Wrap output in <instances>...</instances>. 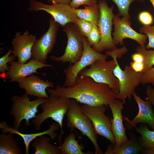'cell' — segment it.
<instances>
[{
    "mask_svg": "<svg viewBox=\"0 0 154 154\" xmlns=\"http://www.w3.org/2000/svg\"><path fill=\"white\" fill-rule=\"evenodd\" d=\"M46 90L50 95L73 99L78 103L92 106H106L117 99V94L108 85L96 82L87 76L79 75L71 86L58 85L54 88Z\"/></svg>",
    "mask_w": 154,
    "mask_h": 154,
    "instance_id": "obj_1",
    "label": "cell"
},
{
    "mask_svg": "<svg viewBox=\"0 0 154 154\" xmlns=\"http://www.w3.org/2000/svg\"><path fill=\"white\" fill-rule=\"evenodd\" d=\"M71 99L50 95L49 98H46L40 105L42 112L37 115L32 120L35 130L40 131L43 122L48 118H51L60 126L61 134L58 137L57 142L61 144L62 136L64 133L62 128L63 119Z\"/></svg>",
    "mask_w": 154,
    "mask_h": 154,
    "instance_id": "obj_2",
    "label": "cell"
},
{
    "mask_svg": "<svg viewBox=\"0 0 154 154\" xmlns=\"http://www.w3.org/2000/svg\"><path fill=\"white\" fill-rule=\"evenodd\" d=\"M66 116L67 127L72 131L74 128L78 129L92 142L94 147L95 154H103V152L98 145L97 134L91 121L82 112L80 106L74 99H71Z\"/></svg>",
    "mask_w": 154,
    "mask_h": 154,
    "instance_id": "obj_3",
    "label": "cell"
},
{
    "mask_svg": "<svg viewBox=\"0 0 154 154\" xmlns=\"http://www.w3.org/2000/svg\"><path fill=\"white\" fill-rule=\"evenodd\" d=\"M46 99L38 98L31 101L26 93L21 95H13L11 98L13 104L9 113V115L14 117L13 127L19 130L21 123L23 120H25V125L30 126V120L36 117L38 107Z\"/></svg>",
    "mask_w": 154,
    "mask_h": 154,
    "instance_id": "obj_4",
    "label": "cell"
},
{
    "mask_svg": "<svg viewBox=\"0 0 154 154\" xmlns=\"http://www.w3.org/2000/svg\"><path fill=\"white\" fill-rule=\"evenodd\" d=\"M111 60H98L93 62L88 68H85L80 73L79 76H89L96 82L108 85L117 94L119 90L118 79L114 73L116 66L117 58H113Z\"/></svg>",
    "mask_w": 154,
    "mask_h": 154,
    "instance_id": "obj_5",
    "label": "cell"
},
{
    "mask_svg": "<svg viewBox=\"0 0 154 154\" xmlns=\"http://www.w3.org/2000/svg\"><path fill=\"white\" fill-rule=\"evenodd\" d=\"M63 31L67 37V42L64 54L61 56H49L52 61L64 64L68 62L72 64L80 58L83 50L82 38L84 36L78 26L74 23H70L62 27Z\"/></svg>",
    "mask_w": 154,
    "mask_h": 154,
    "instance_id": "obj_6",
    "label": "cell"
},
{
    "mask_svg": "<svg viewBox=\"0 0 154 154\" xmlns=\"http://www.w3.org/2000/svg\"><path fill=\"white\" fill-rule=\"evenodd\" d=\"M98 4L100 11L98 26L101 38L99 42L92 46V48L102 53L104 51H111L117 48L114 44L111 34L115 16L113 13L114 6L109 7L106 0H99Z\"/></svg>",
    "mask_w": 154,
    "mask_h": 154,
    "instance_id": "obj_7",
    "label": "cell"
},
{
    "mask_svg": "<svg viewBox=\"0 0 154 154\" xmlns=\"http://www.w3.org/2000/svg\"><path fill=\"white\" fill-rule=\"evenodd\" d=\"M83 50L80 58L75 63L70 64L63 70L66 78L63 86L68 87L73 85L80 72L95 61L106 60L108 56L103 54L94 50L89 45L87 38H82Z\"/></svg>",
    "mask_w": 154,
    "mask_h": 154,
    "instance_id": "obj_8",
    "label": "cell"
},
{
    "mask_svg": "<svg viewBox=\"0 0 154 154\" xmlns=\"http://www.w3.org/2000/svg\"><path fill=\"white\" fill-rule=\"evenodd\" d=\"M80 106L82 112L91 121L96 133L115 144L116 140L112 129L111 119L105 114L106 106H92L85 104Z\"/></svg>",
    "mask_w": 154,
    "mask_h": 154,
    "instance_id": "obj_9",
    "label": "cell"
},
{
    "mask_svg": "<svg viewBox=\"0 0 154 154\" xmlns=\"http://www.w3.org/2000/svg\"><path fill=\"white\" fill-rule=\"evenodd\" d=\"M75 9L70 4L58 3L49 5L35 0H30L28 10L32 12L45 11L63 27L70 23L75 24L78 18L75 12Z\"/></svg>",
    "mask_w": 154,
    "mask_h": 154,
    "instance_id": "obj_10",
    "label": "cell"
},
{
    "mask_svg": "<svg viewBox=\"0 0 154 154\" xmlns=\"http://www.w3.org/2000/svg\"><path fill=\"white\" fill-rule=\"evenodd\" d=\"M114 73L118 79L120 87L117 99L124 104L127 98L129 100L131 99L136 87L141 83L142 73L136 72L130 66H126L123 70L117 61Z\"/></svg>",
    "mask_w": 154,
    "mask_h": 154,
    "instance_id": "obj_11",
    "label": "cell"
},
{
    "mask_svg": "<svg viewBox=\"0 0 154 154\" xmlns=\"http://www.w3.org/2000/svg\"><path fill=\"white\" fill-rule=\"evenodd\" d=\"M47 31L35 41L32 49V57L34 60L46 64L49 54L52 50L56 43L60 25L52 17L49 21Z\"/></svg>",
    "mask_w": 154,
    "mask_h": 154,
    "instance_id": "obj_12",
    "label": "cell"
},
{
    "mask_svg": "<svg viewBox=\"0 0 154 154\" xmlns=\"http://www.w3.org/2000/svg\"><path fill=\"white\" fill-rule=\"evenodd\" d=\"M119 17L117 14L115 15L113 19L114 28L113 39L114 44H119L122 46L124 39L129 38L135 41L140 46L145 47L147 36L135 31L131 27V23L130 21Z\"/></svg>",
    "mask_w": 154,
    "mask_h": 154,
    "instance_id": "obj_13",
    "label": "cell"
},
{
    "mask_svg": "<svg viewBox=\"0 0 154 154\" xmlns=\"http://www.w3.org/2000/svg\"><path fill=\"white\" fill-rule=\"evenodd\" d=\"M9 69L6 74L5 77L10 82L20 81L33 73H38L44 76V74L38 72L37 70L44 67L52 68V65L44 64L34 60L33 58L27 62L20 64L16 61H12L9 62Z\"/></svg>",
    "mask_w": 154,
    "mask_h": 154,
    "instance_id": "obj_14",
    "label": "cell"
},
{
    "mask_svg": "<svg viewBox=\"0 0 154 154\" xmlns=\"http://www.w3.org/2000/svg\"><path fill=\"white\" fill-rule=\"evenodd\" d=\"M37 39L35 36L30 34L28 30L21 35L17 32L11 41L13 54L17 58V62L24 64L32 57V49Z\"/></svg>",
    "mask_w": 154,
    "mask_h": 154,
    "instance_id": "obj_15",
    "label": "cell"
},
{
    "mask_svg": "<svg viewBox=\"0 0 154 154\" xmlns=\"http://www.w3.org/2000/svg\"><path fill=\"white\" fill-rule=\"evenodd\" d=\"M133 96L137 104L139 111L137 115L132 120L125 118L126 127L128 130L135 128L139 123L147 124L151 129L154 130V113L152 104L148 100H144L138 96L135 91Z\"/></svg>",
    "mask_w": 154,
    "mask_h": 154,
    "instance_id": "obj_16",
    "label": "cell"
},
{
    "mask_svg": "<svg viewBox=\"0 0 154 154\" xmlns=\"http://www.w3.org/2000/svg\"><path fill=\"white\" fill-rule=\"evenodd\" d=\"M122 102L118 99L109 105L111 110L113 118L111 119L112 129L115 137L116 144L119 146L129 141L126 135V129L123 123L122 110L123 108Z\"/></svg>",
    "mask_w": 154,
    "mask_h": 154,
    "instance_id": "obj_17",
    "label": "cell"
},
{
    "mask_svg": "<svg viewBox=\"0 0 154 154\" xmlns=\"http://www.w3.org/2000/svg\"><path fill=\"white\" fill-rule=\"evenodd\" d=\"M19 87L24 89L27 95L38 98H48L46 92L48 88H53L54 84L47 80L45 81L33 74L29 75L18 82Z\"/></svg>",
    "mask_w": 154,
    "mask_h": 154,
    "instance_id": "obj_18",
    "label": "cell"
},
{
    "mask_svg": "<svg viewBox=\"0 0 154 154\" xmlns=\"http://www.w3.org/2000/svg\"><path fill=\"white\" fill-rule=\"evenodd\" d=\"M49 128L45 131L37 133H25L20 132L19 130L11 127L7 124L5 120L0 123V129L3 133L7 132L11 133L20 136L23 140V143L25 146V154L29 153V147L30 143L32 141L39 136L45 135H48L50 137L51 140H55L58 133L56 131L58 130L60 128V126L57 122H53L52 124L48 126Z\"/></svg>",
    "mask_w": 154,
    "mask_h": 154,
    "instance_id": "obj_19",
    "label": "cell"
},
{
    "mask_svg": "<svg viewBox=\"0 0 154 154\" xmlns=\"http://www.w3.org/2000/svg\"><path fill=\"white\" fill-rule=\"evenodd\" d=\"M143 149L139 137L129 133V139L127 142L117 146L112 143L107 147L104 154H137Z\"/></svg>",
    "mask_w": 154,
    "mask_h": 154,
    "instance_id": "obj_20",
    "label": "cell"
},
{
    "mask_svg": "<svg viewBox=\"0 0 154 154\" xmlns=\"http://www.w3.org/2000/svg\"><path fill=\"white\" fill-rule=\"evenodd\" d=\"M31 145L35 149L34 154H61L58 146L52 144L50 138L45 135L33 140Z\"/></svg>",
    "mask_w": 154,
    "mask_h": 154,
    "instance_id": "obj_21",
    "label": "cell"
},
{
    "mask_svg": "<svg viewBox=\"0 0 154 154\" xmlns=\"http://www.w3.org/2000/svg\"><path fill=\"white\" fill-rule=\"evenodd\" d=\"M0 135V154H23L22 149L11 133Z\"/></svg>",
    "mask_w": 154,
    "mask_h": 154,
    "instance_id": "obj_22",
    "label": "cell"
},
{
    "mask_svg": "<svg viewBox=\"0 0 154 154\" xmlns=\"http://www.w3.org/2000/svg\"><path fill=\"white\" fill-rule=\"evenodd\" d=\"M76 135L71 133L66 136L63 143L58 146L61 154H90V152L82 151L84 146L76 140Z\"/></svg>",
    "mask_w": 154,
    "mask_h": 154,
    "instance_id": "obj_23",
    "label": "cell"
},
{
    "mask_svg": "<svg viewBox=\"0 0 154 154\" xmlns=\"http://www.w3.org/2000/svg\"><path fill=\"white\" fill-rule=\"evenodd\" d=\"M84 9H75V13L77 17L98 26L100 11L98 3L90 6L84 5Z\"/></svg>",
    "mask_w": 154,
    "mask_h": 154,
    "instance_id": "obj_24",
    "label": "cell"
},
{
    "mask_svg": "<svg viewBox=\"0 0 154 154\" xmlns=\"http://www.w3.org/2000/svg\"><path fill=\"white\" fill-rule=\"evenodd\" d=\"M135 127L136 131L141 135L139 138L143 148L141 153L154 151V131L150 130L144 124Z\"/></svg>",
    "mask_w": 154,
    "mask_h": 154,
    "instance_id": "obj_25",
    "label": "cell"
},
{
    "mask_svg": "<svg viewBox=\"0 0 154 154\" xmlns=\"http://www.w3.org/2000/svg\"><path fill=\"white\" fill-rule=\"evenodd\" d=\"M117 6L118 10L117 15L119 17L121 16L125 20L130 21V16L129 13V7L131 4L133 2L136 1L143 3L144 0H111Z\"/></svg>",
    "mask_w": 154,
    "mask_h": 154,
    "instance_id": "obj_26",
    "label": "cell"
},
{
    "mask_svg": "<svg viewBox=\"0 0 154 154\" xmlns=\"http://www.w3.org/2000/svg\"><path fill=\"white\" fill-rule=\"evenodd\" d=\"M136 52L141 54L143 57L144 69L142 73L154 65V50L146 49L145 47L141 46L136 48Z\"/></svg>",
    "mask_w": 154,
    "mask_h": 154,
    "instance_id": "obj_27",
    "label": "cell"
},
{
    "mask_svg": "<svg viewBox=\"0 0 154 154\" xmlns=\"http://www.w3.org/2000/svg\"><path fill=\"white\" fill-rule=\"evenodd\" d=\"M139 32L141 33H145L148 38V43L145 46V48L147 49H154V25H143L140 29Z\"/></svg>",
    "mask_w": 154,
    "mask_h": 154,
    "instance_id": "obj_28",
    "label": "cell"
},
{
    "mask_svg": "<svg viewBox=\"0 0 154 154\" xmlns=\"http://www.w3.org/2000/svg\"><path fill=\"white\" fill-rule=\"evenodd\" d=\"M13 50L9 49L6 54L0 58V72L1 74H5L9 69V66H8L7 63L13 61L15 57L13 55H10L13 53Z\"/></svg>",
    "mask_w": 154,
    "mask_h": 154,
    "instance_id": "obj_29",
    "label": "cell"
},
{
    "mask_svg": "<svg viewBox=\"0 0 154 154\" xmlns=\"http://www.w3.org/2000/svg\"><path fill=\"white\" fill-rule=\"evenodd\" d=\"M75 24L78 26L83 35L86 38L93 26L90 23L78 18L76 20Z\"/></svg>",
    "mask_w": 154,
    "mask_h": 154,
    "instance_id": "obj_30",
    "label": "cell"
},
{
    "mask_svg": "<svg viewBox=\"0 0 154 154\" xmlns=\"http://www.w3.org/2000/svg\"><path fill=\"white\" fill-rule=\"evenodd\" d=\"M100 38V34L98 26L93 25L92 30L87 37L89 45L91 46L98 44Z\"/></svg>",
    "mask_w": 154,
    "mask_h": 154,
    "instance_id": "obj_31",
    "label": "cell"
},
{
    "mask_svg": "<svg viewBox=\"0 0 154 154\" xmlns=\"http://www.w3.org/2000/svg\"><path fill=\"white\" fill-rule=\"evenodd\" d=\"M141 83L143 85L151 84L154 87V67H152L142 73Z\"/></svg>",
    "mask_w": 154,
    "mask_h": 154,
    "instance_id": "obj_32",
    "label": "cell"
},
{
    "mask_svg": "<svg viewBox=\"0 0 154 154\" xmlns=\"http://www.w3.org/2000/svg\"><path fill=\"white\" fill-rule=\"evenodd\" d=\"M138 19L140 23L144 25H151L153 23V18L149 12L143 11L139 15Z\"/></svg>",
    "mask_w": 154,
    "mask_h": 154,
    "instance_id": "obj_33",
    "label": "cell"
},
{
    "mask_svg": "<svg viewBox=\"0 0 154 154\" xmlns=\"http://www.w3.org/2000/svg\"><path fill=\"white\" fill-rule=\"evenodd\" d=\"M128 51V49L125 46L122 48L115 49L111 51H107L106 54L111 57L112 58H121L122 56L125 54Z\"/></svg>",
    "mask_w": 154,
    "mask_h": 154,
    "instance_id": "obj_34",
    "label": "cell"
},
{
    "mask_svg": "<svg viewBox=\"0 0 154 154\" xmlns=\"http://www.w3.org/2000/svg\"><path fill=\"white\" fill-rule=\"evenodd\" d=\"M98 0H72L70 3L73 8L76 9L84 5L90 6L97 3Z\"/></svg>",
    "mask_w": 154,
    "mask_h": 154,
    "instance_id": "obj_35",
    "label": "cell"
},
{
    "mask_svg": "<svg viewBox=\"0 0 154 154\" xmlns=\"http://www.w3.org/2000/svg\"><path fill=\"white\" fill-rule=\"evenodd\" d=\"M147 97L145 99L148 100L151 102L153 107L154 112V88H152L150 85L147 86L146 90Z\"/></svg>",
    "mask_w": 154,
    "mask_h": 154,
    "instance_id": "obj_36",
    "label": "cell"
},
{
    "mask_svg": "<svg viewBox=\"0 0 154 154\" xmlns=\"http://www.w3.org/2000/svg\"><path fill=\"white\" fill-rule=\"evenodd\" d=\"M130 66L133 70L137 72L142 73L144 69V64L143 63H139L133 61L130 63Z\"/></svg>",
    "mask_w": 154,
    "mask_h": 154,
    "instance_id": "obj_37",
    "label": "cell"
},
{
    "mask_svg": "<svg viewBox=\"0 0 154 154\" xmlns=\"http://www.w3.org/2000/svg\"><path fill=\"white\" fill-rule=\"evenodd\" d=\"M131 58L133 61L139 62L143 63L144 58L143 55L140 53L136 52L132 55Z\"/></svg>",
    "mask_w": 154,
    "mask_h": 154,
    "instance_id": "obj_38",
    "label": "cell"
},
{
    "mask_svg": "<svg viewBox=\"0 0 154 154\" xmlns=\"http://www.w3.org/2000/svg\"><path fill=\"white\" fill-rule=\"evenodd\" d=\"M52 4L58 3H62L70 4L71 0H48Z\"/></svg>",
    "mask_w": 154,
    "mask_h": 154,
    "instance_id": "obj_39",
    "label": "cell"
},
{
    "mask_svg": "<svg viewBox=\"0 0 154 154\" xmlns=\"http://www.w3.org/2000/svg\"><path fill=\"white\" fill-rule=\"evenodd\" d=\"M143 154H154V151H147L144 152Z\"/></svg>",
    "mask_w": 154,
    "mask_h": 154,
    "instance_id": "obj_40",
    "label": "cell"
},
{
    "mask_svg": "<svg viewBox=\"0 0 154 154\" xmlns=\"http://www.w3.org/2000/svg\"><path fill=\"white\" fill-rule=\"evenodd\" d=\"M149 1L152 4L154 9V0H149Z\"/></svg>",
    "mask_w": 154,
    "mask_h": 154,
    "instance_id": "obj_41",
    "label": "cell"
},
{
    "mask_svg": "<svg viewBox=\"0 0 154 154\" xmlns=\"http://www.w3.org/2000/svg\"></svg>",
    "mask_w": 154,
    "mask_h": 154,
    "instance_id": "obj_42",
    "label": "cell"
}]
</instances>
